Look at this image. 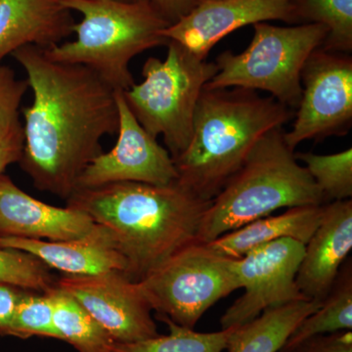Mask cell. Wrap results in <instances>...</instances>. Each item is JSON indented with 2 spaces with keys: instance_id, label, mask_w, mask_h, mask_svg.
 <instances>
[{
  "instance_id": "1",
  "label": "cell",
  "mask_w": 352,
  "mask_h": 352,
  "mask_svg": "<svg viewBox=\"0 0 352 352\" xmlns=\"http://www.w3.org/2000/svg\"><path fill=\"white\" fill-rule=\"evenodd\" d=\"M45 48L28 45L12 56L32 91L22 109L24 147L19 163L39 191L68 200L101 141L119 129L117 91L87 67L61 63Z\"/></svg>"
},
{
  "instance_id": "2",
  "label": "cell",
  "mask_w": 352,
  "mask_h": 352,
  "mask_svg": "<svg viewBox=\"0 0 352 352\" xmlns=\"http://www.w3.org/2000/svg\"><path fill=\"white\" fill-rule=\"evenodd\" d=\"M69 208L107 229L126 258V275L139 282L185 245L197 241L210 201L177 182L168 185L119 182L76 189Z\"/></svg>"
},
{
  "instance_id": "3",
  "label": "cell",
  "mask_w": 352,
  "mask_h": 352,
  "mask_svg": "<svg viewBox=\"0 0 352 352\" xmlns=\"http://www.w3.org/2000/svg\"><path fill=\"white\" fill-rule=\"evenodd\" d=\"M293 110L252 90L204 88L185 151L173 160L177 182L212 201L244 164L264 134L283 127Z\"/></svg>"
},
{
  "instance_id": "4",
  "label": "cell",
  "mask_w": 352,
  "mask_h": 352,
  "mask_svg": "<svg viewBox=\"0 0 352 352\" xmlns=\"http://www.w3.org/2000/svg\"><path fill=\"white\" fill-rule=\"evenodd\" d=\"M325 204L320 189L285 142L283 127H279L259 139L240 170L210 201L197 241L207 244L279 208Z\"/></svg>"
},
{
  "instance_id": "5",
  "label": "cell",
  "mask_w": 352,
  "mask_h": 352,
  "mask_svg": "<svg viewBox=\"0 0 352 352\" xmlns=\"http://www.w3.org/2000/svg\"><path fill=\"white\" fill-rule=\"evenodd\" d=\"M61 1L82 20L74 25V41L44 50L46 55L61 63L87 67L116 91H126L135 83L129 68L134 57L168 43L162 32L170 23L149 0Z\"/></svg>"
},
{
  "instance_id": "6",
  "label": "cell",
  "mask_w": 352,
  "mask_h": 352,
  "mask_svg": "<svg viewBox=\"0 0 352 352\" xmlns=\"http://www.w3.org/2000/svg\"><path fill=\"white\" fill-rule=\"evenodd\" d=\"M166 46V59L148 58L142 82L122 95L141 126L154 138L163 136L175 160L189 144L201 91L219 69L215 62L201 60L175 41H168Z\"/></svg>"
},
{
  "instance_id": "7",
  "label": "cell",
  "mask_w": 352,
  "mask_h": 352,
  "mask_svg": "<svg viewBox=\"0 0 352 352\" xmlns=\"http://www.w3.org/2000/svg\"><path fill=\"white\" fill-rule=\"evenodd\" d=\"M254 29L251 43L243 52L224 51L217 58L219 71L205 88L263 90L296 110L302 94L303 66L325 41L327 28L321 24L278 27L263 22L254 24Z\"/></svg>"
},
{
  "instance_id": "8",
  "label": "cell",
  "mask_w": 352,
  "mask_h": 352,
  "mask_svg": "<svg viewBox=\"0 0 352 352\" xmlns=\"http://www.w3.org/2000/svg\"><path fill=\"white\" fill-rule=\"evenodd\" d=\"M136 283L156 316L189 329L195 328L219 300L241 289L233 259L198 241L185 245Z\"/></svg>"
},
{
  "instance_id": "9",
  "label": "cell",
  "mask_w": 352,
  "mask_h": 352,
  "mask_svg": "<svg viewBox=\"0 0 352 352\" xmlns=\"http://www.w3.org/2000/svg\"><path fill=\"white\" fill-rule=\"evenodd\" d=\"M302 94L291 131L284 132L289 149L300 143L346 135L352 124V57L319 47L302 71Z\"/></svg>"
},
{
  "instance_id": "10",
  "label": "cell",
  "mask_w": 352,
  "mask_h": 352,
  "mask_svg": "<svg viewBox=\"0 0 352 352\" xmlns=\"http://www.w3.org/2000/svg\"><path fill=\"white\" fill-rule=\"evenodd\" d=\"M305 248L298 241L283 238L233 259L234 271L245 292L222 315L221 329L243 325L270 308L308 300L296 282Z\"/></svg>"
},
{
  "instance_id": "11",
  "label": "cell",
  "mask_w": 352,
  "mask_h": 352,
  "mask_svg": "<svg viewBox=\"0 0 352 352\" xmlns=\"http://www.w3.org/2000/svg\"><path fill=\"white\" fill-rule=\"evenodd\" d=\"M54 286L75 298L116 342H135L160 335L149 303L138 283L124 272L64 275Z\"/></svg>"
},
{
  "instance_id": "12",
  "label": "cell",
  "mask_w": 352,
  "mask_h": 352,
  "mask_svg": "<svg viewBox=\"0 0 352 352\" xmlns=\"http://www.w3.org/2000/svg\"><path fill=\"white\" fill-rule=\"evenodd\" d=\"M116 97L119 109L117 142L110 151L87 164L76 189L119 182L168 185L176 182L177 171L166 148L141 126L127 107L122 91H117Z\"/></svg>"
},
{
  "instance_id": "13",
  "label": "cell",
  "mask_w": 352,
  "mask_h": 352,
  "mask_svg": "<svg viewBox=\"0 0 352 352\" xmlns=\"http://www.w3.org/2000/svg\"><path fill=\"white\" fill-rule=\"evenodd\" d=\"M296 3V0H203L162 34L207 60L215 44L245 25L271 20L298 22Z\"/></svg>"
},
{
  "instance_id": "14",
  "label": "cell",
  "mask_w": 352,
  "mask_h": 352,
  "mask_svg": "<svg viewBox=\"0 0 352 352\" xmlns=\"http://www.w3.org/2000/svg\"><path fill=\"white\" fill-rule=\"evenodd\" d=\"M95 223L76 208L48 205L20 189L8 175H0V236L67 241L87 235Z\"/></svg>"
},
{
  "instance_id": "15",
  "label": "cell",
  "mask_w": 352,
  "mask_h": 352,
  "mask_svg": "<svg viewBox=\"0 0 352 352\" xmlns=\"http://www.w3.org/2000/svg\"><path fill=\"white\" fill-rule=\"evenodd\" d=\"M352 248V201L324 205L320 224L305 245L296 282L308 300L323 302Z\"/></svg>"
},
{
  "instance_id": "16",
  "label": "cell",
  "mask_w": 352,
  "mask_h": 352,
  "mask_svg": "<svg viewBox=\"0 0 352 352\" xmlns=\"http://www.w3.org/2000/svg\"><path fill=\"white\" fill-rule=\"evenodd\" d=\"M0 248L27 252L48 268L69 276H87L110 271L126 274L127 263L107 229L95 224L78 239L47 241L1 237Z\"/></svg>"
},
{
  "instance_id": "17",
  "label": "cell",
  "mask_w": 352,
  "mask_h": 352,
  "mask_svg": "<svg viewBox=\"0 0 352 352\" xmlns=\"http://www.w3.org/2000/svg\"><path fill=\"white\" fill-rule=\"evenodd\" d=\"M75 24L61 0H0V62L24 46L61 43Z\"/></svg>"
},
{
  "instance_id": "18",
  "label": "cell",
  "mask_w": 352,
  "mask_h": 352,
  "mask_svg": "<svg viewBox=\"0 0 352 352\" xmlns=\"http://www.w3.org/2000/svg\"><path fill=\"white\" fill-rule=\"evenodd\" d=\"M323 214L324 205L289 208L283 214L254 220L207 245L217 254L232 259L243 258L259 245L283 238L307 245Z\"/></svg>"
},
{
  "instance_id": "19",
  "label": "cell",
  "mask_w": 352,
  "mask_h": 352,
  "mask_svg": "<svg viewBox=\"0 0 352 352\" xmlns=\"http://www.w3.org/2000/svg\"><path fill=\"white\" fill-rule=\"evenodd\" d=\"M302 300L270 308L243 325L236 326L227 342L228 352H279L300 322L321 305Z\"/></svg>"
},
{
  "instance_id": "20",
  "label": "cell",
  "mask_w": 352,
  "mask_h": 352,
  "mask_svg": "<svg viewBox=\"0 0 352 352\" xmlns=\"http://www.w3.org/2000/svg\"><path fill=\"white\" fill-rule=\"evenodd\" d=\"M352 329L351 259L342 264L332 289L314 314L305 317L285 342L284 346L317 335Z\"/></svg>"
},
{
  "instance_id": "21",
  "label": "cell",
  "mask_w": 352,
  "mask_h": 352,
  "mask_svg": "<svg viewBox=\"0 0 352 352\" xmlns=\"http://www.w3.org/2000/svg\"><path fill=\"white\" fill-rule=\"evenodd\" d=\"M50 291L58 340L68 342L78 352L112 351L115 340L75 298L55 286Z\"/></svg>"
},
{
  "instance_id": "22",
  "label": "cell",
  "mask_w": 352,
  "mask_h": 352,
  "mask_svg": "<svg viewBox=\"0 0 352 352\" xmlns=\"http://www.w3.org/2000/svg\"><path fill=\"white\" fill-rule=\"evenodd\" d=\"M157 318L168 325L170 333L159 335L135 342H115L111 352H222L233 328L219 332L199 333L194 329L182 327L164 316Z\"/></svg>"
},
{
  "instance_id": "23",
  "label": "cell",
  "mask_w": 352,
  "mask_h": 352,
  "mask_svg": "<svg viewBox=\"0 0 352 352\" xmlns=\"http://www.w3.org/2000/svg\"><path fill=\"white\" fill-rule=\"evenodd\" d=\"M296 17L303 24L327 28L324 50L351 54L352 0H296Z\"/></svg>"
},
{
  "instance_id": "24",
  "label": "cell",
  "mask_w": 352,
  "mask_h": 352,
  "mask_svg": "<svg viewBox=\"0 0 352 352\" xmlns=\"http://www.w3.org/2000/svg\"><path fill=\"white\" fill-rule=\"evenodd\" d=\"M320 189L326 203L352 198V149L330 155L295 154Z\"/></svg>"
},
{
  "instance_id": "25",
  "label": "cell",
  "mask_w": 352,
  "mask_h": 352,
  "mask_svg": "<svg viewBox=\"0 0 352 352\" xmlns=\"http://www.w3.org/2000/svg\"><path fill=\"white\" fill-rule=\"evenodd\" d=\"M9 337L28 340L32 337L58 340L54 327V305L50 291H25L21 298Z\"/></svg>"
},
{
  "instance_id": "26",
  "label": "cell",
  "mask_w": 352,
  "mask_h": 352,
  "mask_svg": "<svg viewBox=\"0 0 352 352\" xmlns=\"http://www.w3.org/2000/svg\"><path fill=\"white\" fill-rule=\"evenodd\" d=\"M0 282L44 293L54 286L50 268L27 252L0 248Z\"/></svg>"
},
{
  "instance_id": "27",
  "label": "cell",
  "mask_w": 352,
  "mask_h": 352,
  "mask_svg": "<svg viewBox=\"0 0 352 352\" xmlns=\"http://www.w3.org/2000/svg\"><path fill=\"white\" fill-rule=\"evenodd\" d=\"M29 88L27 80H19L12 69L0 65V129L19 118L20 104Z\"/></svg>"
},
{
  "instance_id": "28",
  "label": "cell",
  "mask_w": 352,
  "mask_h": 352,
  "mask_svg": "<svg viewBox=\"0 0 352 352\" xmlns=\"http://www.w3.org/2000/svg\"><path fill=\"white\" fill-rule=\"evenodd\" d=\"M279 352H352L351 330L307 338Z\"/></svg>"
},
{
  "instance_id": "29",
  "label": "cell",
  "mask_w": 352,
  "mask_h": 352,
  "mask_svg": "<svg viewBox=\"0 0 352 352\" xmlns=\"http://www.w3.org/2000/svg\"><path fill=\"white\" fill-rule=\"evenodd\" d=\"M24 147V133L20 119L0 129V175L7 166L19 163Z\"/></svg>"
},
{
  "instance_id": "30",
  "label": "cell",
  "mask_w": 352,
  "mask_h": 352,
  "mask_svg": "<svg viewBox=\"0 0 352 352\" xmlns=\"http://www.w3.org/2000/svg\"><path fill=\"white\" fill-rule=\"evenodd\" d=\"M25 291L0 282V337H9L16 309Z\"/></svg>"
},
{
  "instance_id": "31",
  "label": "cell",
  "mask_w": 352,
  "mask_h": 352,
  "mask_svg": "<svg viewBox=\"0 0 352 352\" xmlns=\"http://www.w3.org/2000/svg\"><path fill=\"white\" fill-rule=\"evenodd\" d=\"M153 6L171 24L195 8L199 0H149Z\"/></svg>"
},
{
  "instance_id": "32",
  "label": "cell",
  "mask_w": 352,
  "mask_h": 352,
  "mask_svg": "<svg viewBox=\"0 0 352 352\" xmlns=\"http://www.w3.org/2000/svg\"><path fill=\"white\" fill-rule=\"evenodd\" d=\"M115 1H122V2H138V1H141V0H115Z\"/></svg>"
},
{
  "instance_id": "33",
  "label": "cell",
  "mask_w": 352,
  "mask_h": 352,
  "mask_svg": "<svg viewBox=\"0 0 352 352\" xmlns=\"http://www.w3.org/2000/svg\"><path fill=\"white\" fill-rule=\"evenodd\" d=\"M199 1H203V0H199Z\"/></svg>"
}]
</instances>
